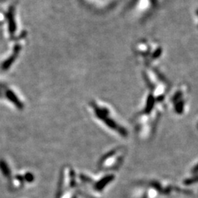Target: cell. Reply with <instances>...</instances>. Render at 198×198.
I'll use <instances>...</instances> for the list:
<instances>
[{
	"mask_svg": "<svg viewBox=\"0 0 198 198\" xmlns=\"http://www.w3.org/2000/svg\"><path fill=\"white\" fill-rule=\"evenodd\" d=\"M194 16H195V25L198 29V7H196L194 12Z\"/></svg>",
	"mask_w": 198,
	"mask_h": 198,
	"instance_id": "7a4b0ae2",
	"label": "cell"
},
{
	"mask_svg": "<svg viewBox=\"0 0 198 198\" xmlns=\"http://www.w3.org/2000/svg\"><path fill=\"white\" fill-rule=\"evenodd\" d=\"M124 156L125 151L123 149H115L106 153L100 159L98 167L103 171L117 170L123 162Z\"/></svg>",
	"mask_w": 198,
	"mask_h": 198,
	"instance_id": "6da1fadb",
	"label": "cell"
}]
</instances>
